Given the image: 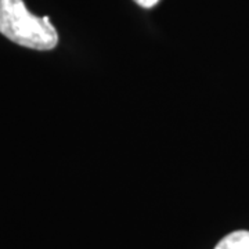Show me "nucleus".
Instances as JSON below:
<instances>
[{
    "label": "nucleus",
    "mask_w": 249,
    "mask_h": 249,
    "mask_svg": "<svg viewBox=\"0 0 249 249\" xmlns=\"http://www.w3.org/2000/svg\"><path fill=\"white\" fill-rule=\"evenodd\" d=\"M0 34L34 50H52L58 45L50 18L32 14L22 0H0Z\"/></svg>",
    "instance_id": "f257e3e1"
},
{
    "label": "nucleus",
    "mask_w": 249,
    "mask_h": 249,
    "mask_svg": "<svg viewBox=\"0 0 249 249\" xmlns=\"http://www.w3.org/2000/svg\"><path fill=\"white\" fill-rule=\"evenodd\" d=\"M214 249H249V231L238 230L226 235Z\"/></svg>",
    "instance_id": "f03ea898"
},
{
    "label": "nucleus",
    "mask_w": 249,
    "mask_h": 249,
    "mask_svg": "<svg viewBox=\"0 0 249 249\" xmlns=\"http://www.w3.org/2000/svg\"><path fill=\"white\" fill-rule=\"evenodd\" d=\"M139 6H142V7H144V9H151V7H154L160 0H134Z\"/></svg>",
    "instance_id": "7ed1b4c3"
}]
</instances>
